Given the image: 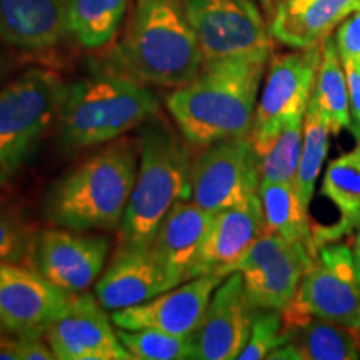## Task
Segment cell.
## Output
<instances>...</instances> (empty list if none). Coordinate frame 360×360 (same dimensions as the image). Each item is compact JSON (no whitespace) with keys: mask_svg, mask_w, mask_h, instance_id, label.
Instances as JSON below:
<instances>
[{"mask_svg":"<svg viewBox=\"0 0 360 360\" xmlns=\"http://www.w3.org/2000/svg\"><path fill=\"white\" fill-rule=\"evenodd\" d=\"M269 57L207 62L191 82L167 96L180 134L195 147L249 137Z\"/></svg>","mask_w":360,"mask_h":360,"instance_id":"cell-1","label":"cell"},{"mask_svg":"<svg viewBox=\"0 0 360 360\" xmlns=\"http://www.w3.org/2000/svg\"><path fill=\"white\" fill-rule=\"evenodd\" d=\"M139 152L134 139L119 137L85 157L49 191V220L79 232L120 229L137 177Z\"/></svg>","mask_w":360,"mask_h":360,"instance_id":"cell-2","label":"cell"},{"mask_svg":"<svg viewBox=\"0 0 360 360\" xmlns=\"http://www.w3.org/2000/svg\"><path fill=\"white\" fill-rule=\"evenodd\" d=\"M112 62L117 72L146 85L177 89L191 82L204 57L186 0H135Z\"/></svg>","mask_w":360,"mask_h":360,"instance_id":"cell-3","label":"cell"},{"mask_svg":"<svg viewBox=\"0 0 360 360\" xmlns=\"http://www.w3.org/2000/svg\"><path fill=\"white\" fill-rule=\"evenodd\" d=\"M141 162L117 249H150L170 209L191 199V157L179 135L159 114L142 124Z\"/></svg>","mask_w":360,"mask_h":360,"instance_id":"cell-4","label":"cell"},{"mask_svg":"<svg viewBox=\"0 0 360 360\" xmlns=\"http://www.w3.org/2000/svg\"><path fill=\"white\" fill-rule=\"evenodd\" d=\"M159 98L122 72L82 79L67 89L57 115L58 141L69 150L103 146L159 114Z\"/></svg>","mask_w":360,"mask_h":360,"instance_id":"cell-5","label":"cell"},{"mask_svg":"<svg viewBox=\"0 0 360 360\" xmlns=\"http://www.w3.org/2000/svg\"><path fill=\"white\" fill-rule=\"evenodd\" d=\"M67 89L57 72L29 69L0 90V172L13 174L34 154Z\"/></svg>","mask_w":360,"mask_h":360,"instance_id":"cell-6","label":"cell"},{"mask_svg":"<svg viewBox=\"0 0 360 360\" xmlns=\"http://www.w3.org/2000/svg\"><path fill=\"white\" fill-rule=\"evenodd\" d=\"M287 327L309 319H321L337 326L360 328V259L354 247L322 245L315 262L300 282L289 307L282 310Z\"/></svg>","mask_w":360,"mask_h":360,"instance_id":"cell-7","label":"cell"},{"mask_svg":"<svg viewBox=\"0 0 360 360\" xmlns=\"http://www.w3.org/2000/svg\"><path fill=\"white\" fill-rule=\"evenodd\" d=\"M322 58V44L283 53L270 62L255 109L250 142L257 157L267 150L283 124L305 115Z\"/></svg>","mask_w":360,"mask_h":360,"instance_id":"cell-8","label":"cell"},{"mask_svg":"<svg viewBox=\"0 0 360 360\" xmlns=\"http://www.w3.org/2000/svg\"><path fill=\"white\" fill-rule=\"evenodd\" d=\"M191 200L209 212L249 204L259 195L260 170L250 137L210 143L191 164Z\"/></svg>","mask_w":360,"mask_h":360,"instance_id":"cell-9","label":"cell"},{"mask_svg":"<svg viewBox=\"0 0 360 360\" xmlns=\"http://www.w3.org/2000/svg\"><path fill=\"white\" fill-rule=\"evenodd\" d=\"M186 7L204 64L270 56V32L252 0H186Z\"/></svg>","mask_w":360,"mask_h":360,"instance_id":"cell-10","label":"cell"},{"mask_svg":"<svg viewBox=\"0 0 360 360\" xmlns=\"http://www.w3.org/2000/svg\"><path fill=\"white\" fill-rule=\"evenodd\" d=\"M315 262L309 245L265 231L233 267L240 272L250 302L257 309L285 310Z\"/></svg>","mask_w":360,"mask_h":360,"instance_id":"cell-11","label":"cell"},{"mask_svg":"<svg viewBox=\"0 0 360 360\" xmlns=\"http://www.w3.org/2000/svg\"><path fill=\"white\" fill-rule=\"evenodd\" d=\"M70 294L37 269L0 264V322L15 337H45L70 305Z\"/></svg>","mask_w":360,"mask_h":360,"instance_id":"cell-12","label":"cell"},{"mask_svg":"<svg viewBox=\"0 0 360 360\" xmlns=\"http://www.w3.org/2000/svg\"><path fill=\"white\" fill-rule=\"evenodd\" d=\"M110 250L109 238L97 233L45 229L37 233L34 269L70 294L85 292L98 281Z\"/></svg>","mask_w":360,"mask_h":360,"instance_id":"cell-13","label":"cell"},{"mask_svg":"<svg viewBox=\"0 0 360 360\" xmlns=\"http://www.w3.org/2000/svg\"><path fill=\"white\" fill-rule=\"evenodd\" d=\"M224 278L220 274L191 278L147 302L115 310L110 315L112 322L125 330L155 328L192 339L204 321L215 289Z\"/></svg>","mask_w":360,"mask_h":360,"instance_id":"cell-14","label":"cell"},{"mask_svg":"<svg viewBox=\"0 0 360 360\" xmlns=\"http://www.w3.org/2000/svg\"><path fill=\"white\" fill-rule=\"evenodd\" d=\"M96 295L75 294L45 339L58 360H134Z\"/></svg>","mask_w":360,"mask_h":360,"instance_id":"cell-15","label":"cell"},{"mask_svg":"<svg viewBox=\"0 0 360 360\" xmlns=\"http://www.w3.org/2000/svg\"><path fill=\"white\" fill-rule=\"evenodd\" d=\"M255 305L240 272H232L215 289L199 330L192 337V359H238L249 340Z\"/></svg>","mask_w":360,"mask_h":360,"instance_id":"cell-16","label":"cell"},{"mask_svg":"<svg viewBox=\"0 0 360 360\" xmlns=\"http://www.w3.org/2000/svg\"><path fill=\"white\" fill-rule=\"evenodd\" d=\"M264 232L265 220L260 195L245 205L215 212L188 281L209 274L227 277Z\"/></svg>","mask_w":360,"mask_h":360,"instance_id":"cell-17","label":"cell"},{"mask_svg":"<svg viewBox=\"0 0 360 360\" xmlns=\"http://www.w3.org/2000/svg\"><path fill=\"white\" fill-rule=\"evenodd\" d=\"M174 287L177 285L150 249H115L110 265L96 282V297L103 309L115 312L147 302Z\"/></svg>","mask_w":360,"mask_h":360,"instance_id":"cell-18","label":"cell"},{"mask_svg":"<svg viewBox=\"0 0 360 360\" xmlns=\"http://www.w3.org/2000/svg\"><path fill=\"white\" fill-rule=\"evenodd\" d=\"M70 0H0V40L25 52L57 47L69 32Z\"/></svg>","mask_w":360,"mask_h":360,"instance_id":"cell-19","label":"cell"},{"mask_svg":"<svg viewBox=\"0 0 360 360\" xmlns=\"http://www.w3.org/2000/svg\"><path fill=\"white\" fill-rule=\"evenodd\" d=\"M214 212L202 209L191 199L175 204L162 222L150 252L169 274L175 285L187 282L209 231Z\"/></svg>","mask_w":360,"mask_h":360,"instance_id":"cell-20","label":"cell"},{"mask_svg":"<svg viewBox=\"0 0 360 360\" xmlns=\"http://www.w3.org/2000/svg\"><path fill=\"white\" fill-rule=\"evenodd\" d=\"M360 11V0H282L270 35L292 49L319 45L332 30Z\"/></svg>","mask_w":360,"mask_h":360,"instance_id":"cell-21","label":"cell"},{"mask_svg":"<svg viewBox=\"0 0 360 360\" xmlns=\"http://www.w3.org/2000/svg\"><path fill=\"white\" fill-rule=\"evenodd\" d=\"M322 195L339 212V220L330 227L312 231L314 252L322 245L337 242L360 229V143L327 165L322 180Z\"/></svg>","mask_w":360,"mask_h":360,"instance_id":"cell-22","label":"cell"},{"mask_svg":"<svg viewBox=\"0 0 360 360\" xmlns=\"http://www.w3.org/2000/svg\"><path fill=\"white\" fill-rule=\"evenodd\" d=\"M290 330L289 342L267 359L278 360H355L360 357L357 332L337 323L309 319Z\"/></svg>","mask_w":360,"mask_h":360,"instance_id":"cell-23","label":"cell"},{"mask_svg":"<svg viewBox=\"0 0 360 360\" xmlns=\"http://www.w3.org/2000/svg\"><path fill=\"white\" fill-rule=\"evenodd\" d=\"M312 101L317 109L326 117L330 132H340L350 127V103L349 87L345 77L344 64H342L335 39H323L322 58L315 77Z\"/></svg>","mask_w":360,"mask_h":360,"instance_id":"cell-24","label":"cell"},{"mask_svg":"<svg viewBox=\"0 0 360 360\" xmlns=\"http://www.w3.org/2000/svg\"><path fill=\"white\" fill-rule=\"evenodd\" d=\"M259 195L260 204H262L265 231L277 233L289 242H300V244L309 245L314 252L309 212L300 204L294 184H260Z\"/></svg>","mask_w":360,"mask_h":360,"instance_id":"cell-25","label":"cell"},{"mask_svg":"<svg viewBox=\"0 0 360 360\" xmlns=\"http://www.w3.org/2000/svg\"><path fill=\"white\" fill-rule=\"evenodd\" d=\"M129 0H70L69 32L85 49H101L114 39Z\"/></svg>","mask_w":360,"mask_h":360,"instance_id":"cell-26","label":"cell"},{"mask_svg":"<svg viewBox=\"0 0 360 360\" xmlns=\"http://www.w3.org/2000/svg\"><path fill=\"white\" fill-rule=\"evenodd\" d=\"M328 135H330V127H328L326 117L322 115V112L317 109L315 102L310 98L304 117L302 154H300L299 170H297L294 182L300 204L307 212L310 200L314 197L315 182H317L323 160L327 157Z\"/></svg>","mask_w":360,"mask_h":360,"instance_id":"cell-27","label":"cell"},{"mask_svg":"<svg viewBox=\"0 0 360 360\" xmlns=\"http://www.w3.org/2000/svg\"><path fill=\"white\" fill-rule=\"evenodd\" d=\"M304 117L299 115L283 124L267 150L259 155L260 184H294L299 170L304 142Z\"/></svg>","mask_w":360,"mask_h":360,"instance_id":"cell-28","label":"cell"},{"mask_svg":"<svg viewBox=\"0 0 360 360\" xmlns=\"http://www.w3.org/2000/svg\"><path fill=\"white\" fill-rule=\"evenodd\" d=\"M117 335L134 360H186L192 359V339L167 334L155 328L125 330L117 327Z\"/></svg>","mask_w":360,"mask_h":360,"instance_id":"cell-29","label":"cell"},{"mask_svg":"<svg viewBox=\"0 0 360 360\" xmlns=\"http://www.w3.org/2000/svg\"><path fill=\"white\" fill-rule=\"evenodd\" d=\"M290 330L285 326L282 310L255 309L252 319L249 340L238 359L260 360L267 359L274 350L289 342Z\"/></svg>","mask_w":360,"mask_h":360,"instance_id":"cell-30","label":"cell"},{"mask_svg":"<svg viewBox=\"0 0 360 360\" xmlns=\"http://www.w3.org/2000/svg\"><path fill=\"white\" fill-rule=\"evenodd\" d=\"M37 232L17 209L0 205V264L32 260Z\"/></svg>","mask_w":360,"mask_h":360,"instance_id":"cell-31","label":"cell"},{"mask_svg":"<svg viewBox=\"0 0 360 360\" xmlns=\"http://www.w3.org/2000/svg\"><path fill=\"white\" fill-rule=\"evenodd\" d=\"M335 44L340 60H360V11L342 22Z\"/></svg>","mask_w":360,"mask_h":360,"instance_id":"cell-32","label":"cell"},{"mask_svg":"<svg viewBox=\"0 0 360 360\" xmlns=\"http://www.w3.org/2000/svg\"><path fill=\"white\" fill-rule=\"evenodd\" d=\"M347 77L350 115L360 124V60H342Z\"/></svg>","mask_w":360,"mask_h":360,"instance_id":"cell-33","label":"cell"},{"mask_svg":"<svg viewBox=\"0 0 360 360\" xmlns=\"http://www.w3.org/2000/svg\"><path fill=\"white\" fill-rule=\"evenodd\" d=\"M20 360H53L57 359L49 342L44 337H19Z\"/></svg>","mask_w":360,"mask_h":360,"instance_id":"cell-34","label":"cell"},{"mask_svg":"<svg viewBox=\"0 0 360 360\" xmlns=\"http://www.w3.org/2000/svg\"><path fill=\"white\" fill-rule=\"evenodd\" d=\"M0 360H20L19 357V337L2 335L0 337Z\"/></svg>","mask_w":360,"mask_h":360,"instance_id":"cell-35","label":"cell"},{"mask_svg":"<svg viewBox=\"0 0 360 360\" xmlns=\"http://www.w3.org/2000/svg\"><path fill=\"white\" fill-rule=\"evenodd\" d=\"M350 130H352V134L355 135V139H357V142L360 143V124L359 122H354L350 124Z\"/></svg>","mask_w":360,"mask_h":360,"instance_id":"cell-36","label":"cell"},{"mask_svg":"<svg viewBox=\"0 0 360 360\" xmlns=\"http://www.w3.org/2000/svg\"><path fill=\"white\" fill-rule=\"evenodd\" d=\"M354 252H355V255H357V257L360 259V229H359V236H357V238H355Z\"/></svg>","mask_w":360,"mask_h":360,"instance_id":"cell-37","label":"cell"},{"mask_svg":"<svg viewBox=\"0 0 360 360\" xmlns=\"http://www.w3.org/2000/svg\"><path fill=\"white\" fill-rule=\"evenodd\" d=\"M8 179V175H6L4 172H0V199H2V191H4V184Z\"/></svg>","mask_w":360,"mask_h":360,"instance_id":"cell-38","label":"cell"},{"mask_svg":"<svg viewBox=\"0 0 360 360\" xmlns=\"http://www.w3.org/2000/svg\"><path fill=\"white\" fill-rule=\"evenodd\" d=\"M6 334H8V332H7V328L4 327V323H2V322H0V337H2V335H6Z\"/></svg>","mask_w":360,"mask_h":360,"instance_id":"cell-39","label":"cell"},{"mask_svg":"<svg viewBox=\"0 0 360 360\" xmlns=\"http://www.w3.org/2000/svg\"><path fill=\"white\" fill-rule=\"evenodd\" d=\"M357 342H359V354H360V328L357 330Z\"/></svg>","mask_w":360,"mask_h":360,"instance_id":"cell-40","label":"cell"}]
</instances>
